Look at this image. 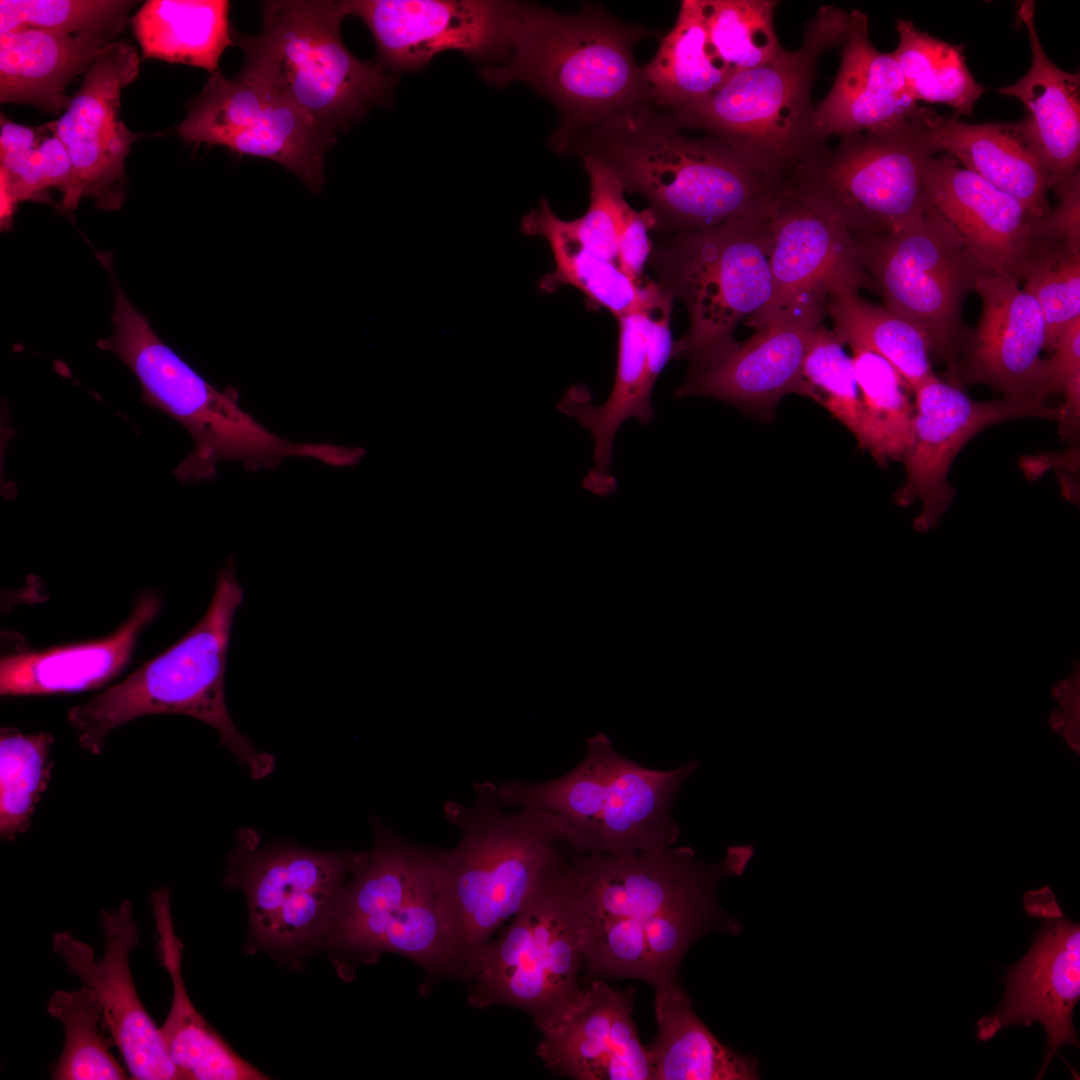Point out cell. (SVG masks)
Listing matches in <instances>:
<instances>
[{
  "instance_id": "1",
  "label": "cell",
  "mask_w": 1080,
  "mask_h": 1080,
  "mask_svg": "<svg viewBox=\"0 0 1080 1080\" xmlns=\"http://www.w3.org/2000/svg\"><path fill=\"white\" fill-rule=\"evenodd\" d=\"M752 845L732 846L717 864L689 847L633 855L572 850V892L583 923L584 964L601 978H632L654 989L677 982L686 951L704 934L738 933L716 899L718 884L741 875Z\"/></svg>"
},
{
  "instance_id": "2",
  "label": "cell",
  "mask_w": 1080,
  "mask_h": 1080,
  "mask_svg": "<svg viewBox=\"0 0 1080 1080\" xmlns=\"http://www.w3.org/2000/svg\"><path fill=\"white\" fill-rule=\"evenodd\" d=\"M566 152L606 164L648 201L654 230L665 234L769 213L782 190L716 138L682 134L653 103L604 120Z\"/></svg>"
},
{
  "instance_id": "3",
  "label": "cell",
  "mask_w": 1080,
  "mask_h": 1080,
  "mask_svg": "<svg viewBox=\"0 0 1080 1080\" xmlns=\"http://www.w3.org/2000/svg\"><path fill=\"white\" fill-rule=\"evenodd\" d=\"M653 35L592 4L562 14L523 3L508 58L481 74L493 85L520 82L547 97L560 116L551 143L565 153L597 124L652 103L634 47Z\"/></svg>"
},
{
  "instance_id": "4",
  "label": "cell",
  "mask_w": 1080,
  "mask_h": 1080,
  "mask_svg": "<svg viewBox=\"0 0 1080 1080\" xmlns=\"http://www.w3.org/2000/svg\"><path fill=\"white\" fill-rule=\"evenodd\" d=\"M103 265L113 284V333L98 345L131 369L147 404L172 417L191 435L194 447L175 469L178 480H212L217 465L224 461H239L247 471L275 469L288 457L312 458L333 467L347 465V446L282 438L243 410L236 389L219 390L207 382L133 306L115 277L112 260Z\"/></svg>"
},
{
  "instance_id": "5",
  "label": "cell",
  "mask_w": 1080,
  "mask_h": 1080,
  "mask_svg": "<svg viewBox=\"0 0 1080 1080\" xmlns=\"http://www.w3.org/2000/svg\"><path fill=\"white\" fill-rule=\"evenodd\" d=\"M501 808L480 798L472 807L445 808L460 840L439 851L437 883L453 974L460 977L570 840L567 822L556 814L528 807L507 814Z\"/></svg>"
},
{
  "instance_id": "6",
  "label": "cell",
  "mask_w": 1080,
  "mask_h": 1080,
  "mask_svg": "<svg viewBox=\"0 0 1080 1080\" xmlns=\"http://www.w3.org/2000/svg\"><path fill=\"white\" fill-rule=\"evenodd\" d=\"M849 13L820 7L807 21L802 44L683 106L663 110L678 129H700L746 165L781 187L828 148L816 123L811 89L819 57L843 44Z\"/></svg>"
},
{
  "instance_id": "7",
  "label": "cell",
  "mask_w": 1080,
  "mask_h": 1080,
  "mask_svg": "<svg viewBox=\"0 0 1080 1080\" xmlns=\"http://www.w3.org/2000/svg\"><path fill=\"white\" fill-rule=\"evenodd\" d=\"M243 600L230 558L218 571L205 614L188 633L122 682L69 710L80 747L100 754L107 735L130 720L151 714L186 715L214 728L253 778L268 776L275 767L273 756L257 751L238 731L225 701L231 628Z\"/></svg>"
},
{
  "instance_id": "8",
  "label": "cell",
  "mask_w": 1080,
  "mask_h": 1080,
  "mask_svg": "<svg viewBox=\"0 0 1080 1080\" xmlns=\"http://www.w3.org/2000/svg\"><path fill=\"white\" fill-rule=\"evenodd\" d=\"M697 760L667 771L645 768L618 753L598 733L587 740L584 759L544 782L511 780L474 785L480 799L500 807L518 805L563 818L569 846L579 852L627 856L671 846L680 834L671 808Z\"/></svg>"
},
{
  "instance_id": "9",
  "label": "cell",
  "mask_w": 1080,
  "mask_h": 1080,
  "mask_svg": "<svg viewBox=\"0 0 1080 1080\" xmlns=\"http://www.w3.org/2000/svg\"><path fill=\"white\" fill-rule=\"evenodd\" d=\"M261 8V33L233 30L245 56L236 77L273 90L336 137L389 100L393 75L356 58L342 41L344 1H263Z\"/></svg>"
},
{
  "instance_id": "10",
  "label": "cell",
  "mask_w": 1080,
  "mask_h": 1080,
  "mask_svg": "<svg viewBox=\"0 0 1080 1080\" xmlns=\"http://www.w3.org/2000/svg\"><path fill=\"white\" fill-rule=\"evenodd\" d=\"M769 213L673 234L652 250L658 283L688 310V332L675 346L676 357L689 358L691 368L721 353L741 320L755 325L769 306Z\"/></svg>"
},
{
  "instance_id": "11",
  "label": "cell",
  "mask_w": 1080,
  "mask_h": 1080,
  "mask_svg": "<svg viewBox=\"0 0 1080 1080\" xmlns=\"http://www.w3.org/2000/svg\"><path fill=\"white\" fill-rule=\"evenodd\" d=\"M928 108L886 129L842 136L836 149L799 168L783 185L852 236L898 231L928 204L923 169L936 154L925 122Z\"/></svg>"
},
{
  "instance_id": "12",
  "label": "cell",
  "mask_w": 1080,
  "mask_h": 1080,
  "mask_svg": "<svg viewBox=\"0 0 1080 1080\" xmlns=\"http://www.w3.org/2000/svg\"><path fill=\"white\" fill-rule=\"evenodd\" d=\"M583 964V923L562 852L462 978L473 982L471 1006L516 1007L529 1013L537 1027L580 992L577 976Z\"/></svg>"
},
{
  "instance_id": "13",
  "label": "cell",
  "mask_w": 1080,
  "mask_h": 1080,
  "mask_svg": "<svg viewBox=\"0 0 1080 1080\" xmlns=\"http://www.w3.org/2000/svg\"><path fill=\"white\" fill-rule=\"evenodd\" d=\"M852 237L885 307L927 332L955 380L966 338L963 304L988 272L930 202L898 231Z\"/></svg>"
},
{
  "instance_id": "14",
  "label": "cell",
  "mask_w": 1080,
  "mask_h": 1080,
  "mask_svg": "<svg viewBox=\"0 0 1080 1080\" xmlns=\"http://www.w3.org/2000/svg\"><path fill=\"white\" fill-rule=\"evenodd\" d=\"M358 853L293 845L259 849L252 830L239 833L224 883L246 896L253 947L294 956L324 944Z\"/></svg>"
},
{
  "instance_id": "15",
  "label": "cell",
  "mask_w": 1080,
  "mask_h": 1080,
  "mask_svg": "<svg viewBox=\"0 0 1080 1080\" xmlns=\"http://www.w3.org/2000/svg\"><path fill=\"white\" fill-rule=\"evenodd\" d=\"M177 132L189 143L273 160L315 193L323 188L325 154L336 141L273 90L218 70L187 103Z\"/></svg>"
},
{
  "instance_id": "16",
  "label": "cell",
  "mask_w": 1080,
  "mask_h": 1080,
  "mask_svg": "<svg viewBox=\"0 0 1080 1080\" xmlns=\"http://www.w3.org/2000/svg\"><path fill=\"white\" fill-rule=\"evenodd\" d=\"M347 15L368 27L377 64L391 75L425 68L459 51L488 67L510 53L523 3L495 0H347Z\"/></svg>"
},
{
  "instance_id": "17",
  "label": "cell",
  "mask_w": 1080,
  "mask_h": 1080,
  "mask_svg": "<svg viewBox=\"0 0 1080 1080\" xmlns=\"http://www.w3.org/2000/svg\"><path fill=\"white\" fill-rule=\"evenodd\" d=\"M1024 907L1040 919V928L1027 954L1009 968L998 1009L978 1020L977 1038L988 1041L1010 1025L1041 1023L1048 1038L1041 1079L1062 1045L1079 1047L1072 1014L1080 998V926L1065 917L1047 886L1027 892Z\"/></svg>"
},
{
  "instance_id": "18",
  "label": "cell",
  "mask_w": 1080,
  "mask_h": 1080,
  "mask_svg": "<svg viewBox=\"0 0 1080 1080\" xmlns=\"http://www.w3.org/2000/svg\"><path fill=\"white\" fill-rule=\"evenodd\" d=\"M914 396L913 443L902 458L906 478L895 499L899 506L921 502L913 526L922 532L933 527L951 503L955 489L948 482L950 467L977 433L1016 418H1061L1060 406L1040 401H976L937 375L920 385Z\"/></svg>"
},
{
  "instance_id": "19",
  "label": "cell",
  "mask_w": 1080,
  "mask_h": 1080,
  "mask_svg": "<svg viewBox=\"0 0 1080 1080\" xmlns=\"http://www.w3.org/2000/svg\"><path fill=\"white\" fill-rule=\"evenodd\" d=\"M673 299L666 291L651 306L617 318L615 378L605 402L593 404L589 390L574 385L556 405L561 413L575 418L593 438L594 465L581 484L596 495L606 496L617 488L610 466L619 427L631 418L648 425L655 417L651 406L653 387L667 363L676 358L669 325Z\"/></svg>"
},
{
  "instance_id": "20",
  "label": "cell",
  "mask_w": 1080,
  "mask_h": 1080,
  "mask_svg": "<svg viewBox=\"0 0 1080 1080\" xmlns=\"http://www.w3.org/2000/svg\"><path fill=\"white\" fill-rule=\"evenodd\" d=\"M134 47L115 42L84 74L64 113L48 123L64 144L73 168V191L64 211L92 198L105 210H117L126 193L125 160L139 136L120 119V96L139 73Z\"/></svg>"
},
{
  "instance_id": "21",
  "label": "cell",
  "mask_w": 1080,
  "mask_h": 1080,
  "mask_svg": "<svg viewBox=\"0 0 1080 1080\" xmlns=\"http://www.w3.org/2000/svg\"><path fill=\"white\" fill-rule=\"evenodd\" d=\"M100 921L104 934L100 960L90 945L69 931L54 934L53 953L97 996L114 1046L132 1079L183 1080L134 985L129 955L139 945V930L132 903L125 900L115 911L102 910Z\"/></svg>"
},
{
  "instance_id": "22",
  "label": "cell",
  "mask_w": 1080,
  "mask_h": 1080,
  "mask_svg": "<svg viewBox=\"0 0 1080 1080\" xmlns=\"http://www.w3.org/2000/svg\"><path fill=\"white\" fill-rule=\"evenodd\" d=\"M825 312L826 300L816 298L780 310L748 340L734 341L710 361L690 368L674 396H705L771 415L785 395H805L804 358Z\"/></svg>"
},
{
  "instance_id": "23",
  "label": "cell",
  "mask_w": 1080,
  "mask_h": 1080,
  "mask_svg": "<svg viewBox=\"0 0 1080 1080\" xmlns=\"http://www.w3.org/2000/svg\"><path fill=\"white\" fill-rule=\"evenodd\" d=\"M373 847L359 852L339 894L324 942L338 955L374 961L386 930L438 887L439 851L411 844L376 825Z\"/></svg>"
},
{
  "instance_id": "24",
  "label": "cell",
  "mask_w": 1080,
  "mask_h": 1080,
  "mask_svg": "<svg viewBox=\"0 0 1080 1080\" xmlns=\"http://www.w3.org/2000/svg\"><path fill=\"white\" fill-rule=\"evenodd\" d=\"M634 991L597 979L537 1026L546 1068L577 1080H651L647 1046L633 1021Z\"/></svg>"
},
{
  "instance_id": "25",
  "label": "cell",
  "mask_w": 1080,
  "mask_h": 1080,
  "mask_svg": "<svg viewBox=\"0 0 1080 1080\" xmlns=\"http://www.w3.org/2000/svg\"><path fill=\"white\" fill-rule=\"evenodd\" d=\"M772 300L755 323L769 321L798 301L841 290L876 292L850 232L838 221L782 189L770 213Z\"/></svg>"
},
{
  "instance_id": "26",
  "label": "cell",
  "mask_w": 1080,
  "mask_h": 1080,
  "mask_svg": "<svg viewBox=\"0 0 1080 1080\" xmlns=\"http://www.w3.org/2000/svg\"><path fill=\"white\" fill-rule=\"evenodd\" d=\"M977 327L966 334L955 380L986 384L1015 401H1041L1046 325L1037 301L1019 281L985 273ZM961 354V355H962Z\"/></svg>"
},
{
  "instance_id": "27",
  "label": "cell",
  "mask_w": 1080,
  "mask_h": 1080,
  "mask_svg": "<svg viewBox=\"0 0 1080 1080\" xmlns=\"http://www.w3.org/2000/svg\"><path fill=\"white\" fill-rule=\"evenodd\" d=\"M922 178L929 202L978 264L1020 282L1037 219L1023 203L946 153L927 160Z\"/></svg>"
},
{
  "instance_id": "28",
  "label": "cell",
  "mask_w": 1080,
  "mask_h": 1080,
  "mask_svg": "<svg viewBox=\"0 0 1080 1080\" xmlns=\"http://www.w3.org/2000/svg\"><path fill=\"white\" fill-rule=\"evenodd\" d=\"M843 44L834 84L815 107L824 139L897 126L921 111L892 53L880 52L870 41L868 17L860 9L849 13Z\"/></svg>"
},
{
  "instance_id": "29",
  "label": "cell",
  "mask_w": 1080,
  "mask_h": 1080,
  "mask_svg": "<svg viewBox=\"0 0 1080 1080\" xmlns=\"http://www.w3.org/2000/svg\"><path fill=\"white\" fill-rule=\"evenodd\" d=\"M160 609L158 595L145 593L137 600L128 619L109 636L3 655L0 661L1 695H47L102 686L128 664L139 635Z\"/></svg>"
},
{
  "instance_id": "30",
  "label": "cell",
  "mask_w": 1080,
  "mask_h": 1080,
  "mask_svg": "<svg viewBox=\"0 0 1080 1080\" xmlns=\"http://www.w3.org/2000/svg\"><path fill=\"white\" fill-rule=\"evenodd\" d=\"M924 119L936 153L951 155L965 169L1019 200L1035 218L1050 211V175L1024 119L972 124L931 109Z\"/></svg>"
},
{
  "instance_id": "31",
  "label": "cell",
  "mask_w": 1080,
  "mask_h": 1080,
  "mask_svg": "<svg viewBox=\"0 0 1080 1080\" xmlns=\"http://www.w3.org/2000/svg\"><path fill=\"white\" fill-rule=\"evenodd\" d=\"M158 934L157 953L170 976L173 996L159 1027L167 1053L183 1079L263 1080L268 1077L241 1058L197 1011L182 976L183 944L174 930L169 890L150 898Z\"/></svg>"
},
{
  "instance_id": "32",
  "label": "cell",
  "mask_w": 1080,
  "mask_h": 1080,
  "mask_svg": "<svg viewBox=\"0 0 1080 1080\" xmlns=\"http://www.w3.org/2000/svg\"><path fill=\"white\" fill-rule=\"evenodd\" d=\"M1027 28L1032 63L1017 82L997 89L1017 98L1024 120L1048 169L1051 188L1078 173L1080 162V75L1064 71L1047 56L1035 26V2L1017 5Z\"/></svg>"
},
{
  "instance_id": "33",
  "label": "cell",
  "mask_w": 1080,
  "mask_h": 1080,
  "mask_svg": "<svg viewBox=\"0 0 1080 1080\" xmlns=\"http://www.w3.org/2000/svg\"><path fill=\"white\" fill-rule=\"evenodd\" d=\"M114 43L36 28L0 34L1 103L65 111L72 98L66 87Z\"/></svg>"
},
{
  "instance_id": "34",
  "label": "cell",
  "mask_w": 1080,
  "mask_h": 1080,
  "mask_svg": "<svg viewBox=\"0 0 1080 1080\" xmlns=\"http://www.w3.org/2000/svg\"><path fill=\"white\" fill-rule=\"evenodd\" d=\"M657 1034L647 1046L651 1080L759 1079L758 1061L721 1043L674 982L655 989Z\"/></svg>"
},
{
  "instance_id": "35",
  "label": "cell",
  "mask_w": 1080,
  "mask_h": 1080,
  "mask_svg": "<svg viewBox=\"0 0 1080 1080\" xmlns=\"http://www.w3.org/2000/svg\"><path fill=\"white\" fill-rule=\"evenodd\" d=\"M520 227L528 236L543 237L552 251L555 269L538 283L546 293L564 285L573 286L593 306L605 308L616 318L651 306L665 293L657 281L634 280L617 263L586 248L544 198L539 208L523 217Z\"/></svg>"
},
{
  "instance_id": "36",
  "label": "cell",
  "mask_w": 1080,
  "mask_h": 1080,
  "mask_svg": "<svg viewBox=\"0 0 1080 1080\" xmlns=\"http://www.w3.org/2000/svg\"><path fill=\"white\" fill-rule=\"evenodd\" d=\"M226 0H150L131 24L143 58L200 67L213 73L235 45Z\"/></svg>"
},
{
  "instance_id": "37",
  "label": "cell",
  "mask_w": 1080,
  "mask_h": 1080,
  "mask_svg": "<svg viewBox=\"0 0 1080 1080\" xmlns=\"http://www.w3.org/2000/svg\"><path fill=\"white\" fill-rule=\"evenodd\" d=\"M642 69L652 103L663 110L707 96L732 75L710 44L700 0L681 2L673 28Z\"/></svg>"
},
{
  "instance_id": "38",
  "label": "cell",
  "mask_w": 1080,
  "mask_h": 1080,
  "mask_svg": "<svg viewBox=\"0 0 1080 1080\" xmlns=\"http://www.w3.org/2000/svg\"><path fill=\"white\" fill-rule=\"evenodd\" d=\"M826 311L833 320V332L843 344L872 351L887 360L913 394L936 375L930 362L932 340L911 320L850 289L830 294Z\"/></svg>"
},
{
  "instance_id": "39",
  "label": "cell",
  "mask_w": 1080,
  "mask_h": 1080,
  "mask_svg": "<svg viewBox=\"0 0 1080 1080\" xmlns=\"http://www.w3.org/2000/svg\"><path fill=\"white\" fill-rule=\"evenodd\" d=\"M896 30L899 42L891 53L913 98L948 105L958 117L970 115L986 88L969 71L963 46L935 38L903 18L897 19Z\"/></svg>"
},
{
  "instance_id": "40",
  "label": "cell",
  "mask_w": 1080,
  "mask_h": 1080,
  "mask_svg": "<svg viewBox=\"0 0 1080 1080\" xmlns=\"http://www.w3.org/2000/svg\"><path fill=\"white\" fill-rule=\"evenodd\" d=\"M47 1012L64 1028L65 1041L53 1064L54 1080L130 1079L126 1067L111 1052L113 1039L106 1026L102 1006L94 992L84 986L74 991L56 990Z\"/></svg>"
},
{
  "instance_id": "41",
  "label": "cell",
  "mask_w": 1080,
  "mask_h": 1080,
  "mask_svg": "<svg viewBox=\"0 0 1080 1080\" xmlns=\"http://www.w3.org/2000/svg\"><path fill=\"white\" fill-rule=\"evenodd\" d=\"M851 348L866 421V450L879 464L902 459L913 443L912 392L887 360L872 351Z\"/></svg>"
},
{
  "instance_id": "42",
  "label": "cell",
  "mask_w": 1080,
  "mask_h": 1080,
  "mask_svg": "<svg viewBox=\"0 0 1080 1080\" xmlns=\"http://www.w3.org/2000/svg\"><path fill=\"white\" fill-rule=\"evenodd\" d=\"M708 39L731 74L761 66L783 49L774 29L773 0H700Z\"/></svg>"
},
{
  "instance_id": "43",
  "label": "cell",
  "mask_w": 1080,
  "mask_h": 1080,
  "mask_svg": "<svg viewBox=\"0 0 1080 1080\" xmlns=\"http://www.w3.org/2000/svg\"><path fill=\"white\" fill-rule=\"evenodd\" d=\"M50 734H23L2 728L0 734V834L15 839L30 826L31 816L47 787L52 764Z\"/></svg>"
},
{
  "instance_id": "44",
  "label": "cell",
  "mask_w": 1080,
  "mask_h": 1080,
  "mask_svg": "<svg viewBox=\"0 0 1080 1080\" xmlns=\"http://www.w3.org/2000/svg\"><path fill=\"white\" fill-rule=\"evenodd\" d=\"M833 330L820 325L805 354L802 377L805 397L820 403L867 447L865 415L852 358Z\"/></svg>"
},
{
  "instance_id": "45",
  "label": "cell",
  "mask_w": 1080,
  "mask_h": 1080,
  "mask_svg": "<svg viewBox=\"0 0 1080 1080\" xmlns=\"http://www.w3.org/2000/svg\"><path fill=\"white\" fill-rule=\"evenodd\" d=\"M134 4L124 0H1L0 34L36 28L114 42Z\"/></svg>"
},
{
  "instance_id": "46",
  "label": "cell",
  "mask_w": 1080,
  "mask_h": 1080,
  "mask_svg": "<svg viewBox=\"0 0 1080 1080\" xmlns=\"http://www.w3.org/2000/svg\"><path fill=\"white\" fill-rule=\"evenodd\" d=\"M1020 281L1042 311L1045 349L1053 351L1063 332L1080 320V252L1034 243Z\"/></svg>"
},
{
  "instance_id": "47",
  "label": "cell",
  "mask_w": 1080,
  "mask_h": 1080,
  "mask_svg": "<svg viewBox=\"0 0 1080 1080\" xmlns=\"http://www.w3.org/2000/svg\"><path fill=\"white\" fill-rule=\"evenodd\" d=\"M589 175L590 204L583 216L566 220L570 232L592 252L617 263V240L630 210L624 187L616 174L592 156L582 157Z\"/></svg>"
},
{
  "instance_id": "48",
  "label": "cell",
  "mask_w": 1080,
  "mask_h": 1080,
  "mask_svg": "<svg viewBox=\"0 0 1080 1080\" xmlns=\"http://www.w3.org/2000/svg\"><path fill=\"white\" fill-rule=\"evenodd\" d=\"M73 183L70 156L64 144L52 131L51 135L48 133L44 137L38 150L18 177L8 183L0 181L1 227L7 228L11 225L14 210L19 202L44 200L46 191L50 188H55L62 193L61 208L64 210L71 198Z\"/></svg>"
},
{
  "instance_id": "49",
  "label": "cell",
  "mask_w": 1080,
  "mask_h": 1080,
  "mask_svg": "<svg viewBox=\"0 0 1080 1080\" xmlns=\"http://www.w3.org/2000/svg\"><path fill=\"white\" fill-rule=\"evenodd\" d=\"M1052 356L1044 359L1040 399L1051 394L1064 397L1060 405V433L1065 439L1078 437L1080 428V320L1059 337Z\"/></svg>"
},
{
  "instance_id": "50",
  "label": "cell",
  "mask_w": 1080,
  "mask_h": 1080,
  "mask_svg": "<svg viewBox=\"0 0 1080 1080\" xmlns=\"http://www.w3.org/2000/svg\"><path fill=\"white\" fill-rule=\"evenodd\" d=\"M1059 203L1036 219L1032 243L1060 245L1080 252V174L1053 187Z\"/></svg>"
},
{
  "instance_id": "51",
  "label": "cell",
  "mask_w": 1080,
  "mask_h": 1080,
  "mask_svg": "<svg viewBox=\"0 0 1080 1080\" xmlns=\"http://www.w3.org/2000/svg\"><path fill=\"white\" fill-rule=\"evenodd\" d=\"M654 228L655 220L649 208L642 211L630 208L620 229L617 240V264L634 280H642L644 266L652 252L649 231Z\"/></svg>"
},
{
  "instance_id": "52",
  "label": "cell",
  "mask_w": 1080,
  "mask_h": 1080,
  "mask_svg": "<svg viewBox=\"0 0 1080 1080\" xmlns=\"http://www.w3.org/2000/svg\"><path fill=\"white\" fill-rule=\"evenodd\" d=\"M51 131L48 124L37 128L15 123L1 116L0 181L11 182L24 170Z\"/></svg>"
}]
</instances>
